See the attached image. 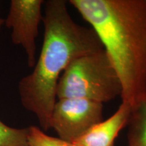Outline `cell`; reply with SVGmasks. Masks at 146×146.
<instances>
[{"label": "cell", "mask_w": 146, "mask_h": 146, "mask_svg": "<svg viewBox=\"0 0 146 146\" xmlns=\"http://www.w3.org/2000/svg\"><path fill=\"white\" fill-rule=\"evenodd\" d=\"M131 112V106L122 102L110 117L93 126L71 143L76 146H114L120 131L127 125Z\"/></svg>", "instance_id": "8992f818"}, {"label": "cell", "mask_w": 146, "mask_h": 146, "mask_svg": "<svg viewBox=\"0 0 146 146\" xmlns=\"http://www.w3.org/2000/svg\"><path fill=\"white\" fill-rule=\"evenodd\" d=\"M44 3L43 0H12L5 19L4 25L12 29V43L23 47L30 68L36 63V39L43 21L41 11Z\"/></svg>", "instance_id": "5b68a950"}, {"label": "cell", "mask_w": 146, "mask_h": 146, "mask_svg": "<svg viewBox=\"0 0 146 146\" xmlns=\"http://www.w3.org/2000/svg\"><path fill=\"white\" fill-rule=\"evenodd\" d=\"M4 23H5V19H3L0 16V29H1V27L3 25H4Z\"/></svg>", "instance_id": "30bf717a"}, {"label": "cell", "mask_w": 146, "mask_h": 146, "mask_svg": "<svg viewBox=\"0 0 146 146\" xmlns=\"http://www.w3.org/2000/svg\"><path fill=\"white\" fill-rule=\"evenodd\" d=\"M127 126L128 146H146V96L131 107Z\"/></svg>", "instance_id": "52a82bcc"}, {"label": "cell", "mask_w": 146, "mask_h": 146, "mask_svg": "<svg viewBox=\"0 0 146 146\" xmlns=\"http://www.w3.org/2000/svg\"><path fill=\"white\" fill-rule=\"evenodd\" d=\"M104 104L80 98L58 99L51 117V129L59 138L72 142L103 120Z\"/></svg>", "instance_id": "277c9868"}, {"label": "cell", "mask_w": 146, "mask_h": 146, "mask_svg": "<svg viewBox=\"0 0 146 146\" xmlns=\"http://www.w3.org/2000/svg\"><path fill=\"white\" fill-rule=\"evenodd\" d=\"M123 86L106 52L103 50L76 58L58 81L56 97L106 103L121 98Z\"/></svg>", "instance_id": "3957f363"}, {"label": "cell", "mask_w": 146, "mask_h": 146, "mask_svg": "<svg viewBox=\"0 0 146 146\" xmlns=\"http://www.w3.org/2000/svg\"><path fill=\"white\" fill-rule=\"evenodd\" d=\"M29 146H76L71 142L47 135L39 127H28Z\"/></svg>", "instance_id": "9c48e42d"}, {"label": "cell", "mask_w": 146, "mask_h": 146, "mask_svg": "<svg viewBox=\"0 0 146 146\" xmlns=\"http://www.w3.org/2000/svg\"><path fill=\"white\" fill-rule=\"evenodd\" d=\"M91 25L116 68L122 102L146 96V0H70Z\"/></svg>", "instance_id": "7a4b0ae2"}, {"label": "cell", "mask_w": 146, "mask_h": 146, "mask_svg": "<svg viewBox=\"0 0 146 146\" xmlns=\"http://www.w3.org/2000/svg\"><path fill=\"white\" fill-rule=\"evenodd\" d=\"M43 18L44 35L37 61L30 74L18 83L22 106L36 116L43 131L51 129V117L57 101L58 81L76 58L103 50L92 28L81 26L72 19L64 0L45 1Z\"/></svg>", "instance_id": "6da1fadb"}, {"label": "cell", "mask_w": 146, "mask_h": 146, "mask_svg": "<svg viewBox=\"0 0 146 146\" xmlns=\"http://www.w3.org/2000/svg\"><path fill=\"white\" fill-rule=\"evenodd\" d=\"M0 146H29L28 127H12L0 120Z\"/></svg>", "instance_id": "ba28073f"}]
</instances>
